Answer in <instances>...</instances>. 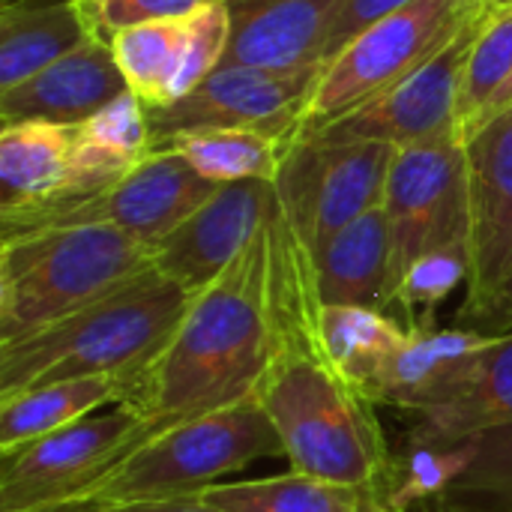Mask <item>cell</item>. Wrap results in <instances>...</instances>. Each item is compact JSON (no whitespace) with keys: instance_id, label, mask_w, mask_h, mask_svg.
Returning <instances> with one entry per match:
<instances>
[{"instance_id":"cell-1","label":"cell","mask_w":512,"mask_h":512,"mask_svg":"<svg viewBox=\"0 0 512 512\" xmlns=\"http://www.w3.org/2000/svg\"><path fill=\"white\" fill-rule=\"evenodd\" d=\"M276 342L279 315L267 219L249 246L207 288L192 294L165 348L126 381L120 405L162 432L255 399Z\"/></svg>"},{"instance_id":"cell-2","label":"cell","mask_w":512,"mask_h":512,"mask_svg":"<svg viewBox=\"0 0 512 512\" xmlns=\"http://www.w3.org/2000/svg\"><path fill=\"white\" fill-rule=\"evenodd\" d=\"M279 342L255 399L267 411L291 471L360 492L387 489L393 465L375 402L327 363L321 312L276 303Z\"/></svg>"},{"instance_id":"cell-3","label":"cell","mask_w":512,"mask_h":512,"mask_svg":"<svg viewBox=\"0 0 512 512\" xmlns=\"http://www.w3.org/2000/svg\"><path fill=\"white\" fill-rule=\"evenodd\" d=\"M192 291L153 264L69 318L0 345V399L78 378L132 381L165 348Z\"/></svg>"},{"instance_id":"cell-4","label":"cell","mask_w":512,"mask_h":512,"mask_svg":"<svg viewBox=\"0 0 512 512\" xmlns=\"http://www.w3.org/2000/svg\"><path fill=\"white\" fill-rule=\"evenodd\" d=\"M153 264V249L114 225H54L3 237L0 345L33 336Z\"/></svg>"},{"instance_id":"cell-5","label":"cell","mask_w":512,"mask_h":512,"mask_svg":"<svg viewBox=\"0 0 512 512\" xmlns=\"http://www.w3.org/2000/svg\"><path fill=\"white\" fill-rule=\"evenodd\" d=\"M264 456H285V450L261 402L246 399L156 432L75 498L42 512H90L192 498Z\"/></svg>"},{"instance_id":"cell-6","label":"cell","mask_w":512,"mask_h":512,"mask_svg":"<svg viewBox=\"0 0 512 512\" xmlns=\"http://www.w3.org/2000/svg\"><path fill=\"white\" fill-rule=\"evenodd\" d=\"M486 12V0H414L363 30L324 63L303 135L339 123L402 84Z\"/></svg>"},{"instance_id":"cell-7","label":"cell","mask_w":512,"mask_h":512,"mask_svg":"<svg viewBox=\"0 0 512 512\" xmlns=\"http://www.w3.org/2000/svg\"><path fill=\"white\" fill-rule=\"evenodd\" d=\"M396 150L384 141H330L312 132L288 147L273 186L312 261L345 225L384 204Z\"/></svg>"},{"instance_id":"cell-8","label":"cell","mask_w":512,"mask_h":512,"mask_svg":"<svg viewBox=\"0 0 512 512\" xmlns=\"http://www.w3.org/2000/svg\"><path fill=\"white\" fill-rule=\"evenodd\" d=\"M384 210L393 237L396 300L399 285L414 261L438 249L468 246L471 240L465 138L450 135L426 144L399 147L387 180Z\"/></svg>"},{"instance_id":"cell-9","label":"cell","mask_w":512,"mask_h":512,"mask_svg":"<svg viewBox=\"0 0 512 512\" xmlns=\"http://www.w3.org/2000/svg\"><path fill=\"white\" fill-rule=\"evenodd\" d=\"M156 429L132 408L87 414L45 438L3 456L0 512H42L66 504Z\"/></svg>"},{"instance_id":"cell-10","label":"cell","mask_w":512,"mask_h":512,"mask_svg":"<svg viewBox=\"0 0 512 512\" xmlns=\"http://www.w3.org/2000/svg\"><path fill=\"white\" fill-rule=\"evenodd\" d=\"M324 66L303 69H255L219 66L180 102L168 108H144L150 147L201 129H255L282 141H297Z\"/></svg>"},{"instance_id":"cell-11","label":"cell","mask_w":512,"mask_h":512,"mask_svg":"<svg viewBox=\"0 0 512 512\" xmlns=\"http://www.w3.org/2000/svg\"><path fill=\"white\" fill-rule=\"evenodd\" d=\"M219 186L222 183L201 177L180 153L150 150V156L141 159L120 183L87 201L0 216V222L3 237L54 225H114L156 249L195 210H201Z\"/></svg>"},{"instance_id":"cell-12","label":"cell","mask_w":512,"mask_h":512,"mask_svg":"<svg viewBox=\"0 0 512 512\" xmlns=\"http://www.w3.org/2000/svg\"><path fill=\"white\" fill-rule=\"evenodd\" d=\"M465 441L480 444V459L459 492L512 495V333L498 336L432 408L414 414V447Z\"/></svg>"},{"instance_id":"cell-13","label":"cell","mask_w":512,"mask_h":512,"mask_svg":"<svg viewBox=\"0 0 512 512\" xmlns=\"http://www.w3.org/2000/svg\"><path fill=\"white\" fill-rule=\"evenodd\" d=\"M486 15L471 21L441 54H435L417 72H411L402 84L312 135H324L330 141H384L393 147H411L462 135L459 102L471 51Z\"/></svg>"},{"instance_id":"cell-14","label":"cell","mask_w":512,"mask_h":512,"mask_svg":"<svg viewBox=\"0 0 512 512\" xmlns=\"http://www.w3.org/2000/svg\"><path fill=\"white\" fill-rule=\"evenodd\" d=\"M471 201V279L459 312L471 330L512 273V108L465 138Z\"/></svg>"},{"instance_id":"cell-15","label":"cell","mask_w":512,"mask_h":512,"mask_svg":"<svg viewBox=\"0 0 512 512\" xmlns=\"http://www.w3.org/2000/svg\"><path fill=\"white\" fill-rule=\"evenodd\" d=\"M273 207V180L222 183L201 210L153 249V267L198 294L249 246Z\"/></svg>"},{"instance_id":"cell-16","label":"cell","mask_w":512,"mask_h":512,"mask_svg":"<svg viewBox=\"0 0 512 512\" xmlns=\"http://www.w3.org/2000/svg\"><path fill=\"white\" fill-rule=\"evenodd\" d=\"M129 90L108 42L87 36L75 51L0 90L3 123L42 120L57 126H81L108 102Z\"/></svg>"},{"instance_id":"cell-17","label":"cell","mask_w":512,"mask_h":512,"mask_svg":"<svg viewBox=\"0 0 512 512\" xmlns=\"http://www.w3.org/2000/svg\"><path fill=\"white\" fill-rule=\"evenodd\" d=\"M339 3L342 0H225L231 33L219 66H324Z\"/></svg>"},{"instance_id":"cell-18","label":"cell","mask_w":512,"mask_h":512,"mask_svg":"<svg viewBox=\"0 0 512 512\" xmlns=\"http://www.w3.org/2000/svg\"><path fill=\"white\" fill-rule=\"evenodd\" d=\"M315 291L321 306H393V237L384 204L345 225L315 255Z\"/></svg>"},{"instance_id":"cell-19","label":"cell","mask_w":512,"mask_h":512,"mask_svg":"<svg viewBox=\"0 0 512 512\" xmlns=\"http://www.w3.org/2000/svg\"><path fill=\"white\" fill-rule=\"evenodd\" d=\"M495 339L498 336L468 327L411 330L375 393V405H390L408 414L432 408L465 375V369L495 345Z\"/></svg>"},{"instance_id":"cell-20","label":"cell","mask_w":512,"mask_h":512,"mask_svg":"<svg viewBox=\"0 0 512 512\" xmlns=\"http://www.w3.org/2000/svg\"><path fill=\"white\" fill-rule=\"evenodd\" d=\"M78 126L42 120L6 123L0 132V216L54 201L66 183Z\"/></svg>"},{"instance_id":"cell-21","label":"cell","mask_w":512,"mask_h":512,"mask_svg":"<svg viewBox=\"0 0 512 512\" xmlns=\"http://www.w3.org/2000/svg\"><path fill=\"white\" fill-rule=\"evenodd\" d=\"M87 36L78 0H6L0 12V90L66 57Z\"/></svg>"},{"instance_id":"cell-22","label":"cell","mask_w":512,"mask_h":512,"mask_svg":"<svg viewBox=\"0 0 512 512\" xmlns=\"http://www.w3.org/2000/svg\"><path fill=\"white\" fill-rule=\"evenodd\" d=\"M408 342V327L381 309L363 306H324L321 309V348L327 363L354 390L375 402V393Z\"/></svg>"},{"instance_id":"cell-23","label":"cell","mask_w":512,"mask_h":512,"mask_svg":"<svg viewBox=\"0 0 512 512\" xmlns=\"http://www.w3.org/2000/svg\"><path fill=\"white\" fill-rule=\"evenodd\" d=\"M126 384L120 378H78L33 387L0 399V456H12L24 444L45 438L102 405H120Z\"/></svg>"},{"instance_id":"cell-24","label":"cell","mask_w":512,"mask_h":512,"mask_svg":"<svg viewBox=\"0 0 512 512\" xmlns=\"http://www.w3.org/2000/svg\"><path fill=\"white\" fill-rule=\"evenodd\" d=\"M291 141L255 129H201L171 135L150 150L180 153L201 177L213 183L276 180Z\"/></svg>"},{"instance_id":"cell-25","label":"cell","mask_w":512,"mask_h":512,"mask_svg":"<svg viewBox=\"0 0 512 512\" xmlns=\"http://www.w3.org/2000/svg\"><path fill=\"white\" fill-rule=\"evenodd\" d=\"M192 498L219 512H357L363 492L288 471L264 480L216 483Z\"/></svg>"},{"instance_id":"cell-26","label":"cell","mask_w":512,"mask_h":512,"mask_svg":"<svg viewBox=\"0 0 512 512\" xmlns=\"http://www.w3.org/2000/svg\"><path fill=\"white\" fill-rule=\"evenodd\" d=\"M183 36L186 15L126 27L108 42L129 90L144 102V108L174 105V84L183 63Z\"/></svg>"},{"instance_id":"cell-27","label":"cell","mask_w":512,"mask_h":512,"mask_svg":"<svg viewBox=\"0 0 512 512\" xmlns=\"http://www.w3.org/2000/svg\"><path fill=\"white\" fill-rule=\"evenodd\" d=\"M480 444L465 441L453 447H414L402 474L390 480L387 498L399 512H411L435 498L453 495L477 468Z\"/></svg>"},{"instance_id":"cell-28","label":"cell","mask_w":512,"mask_h":512,"mask_svg":"<svg viewBox=\"0 0 512 512\" xmlns=\"http://www.w3.org/2000/svg\"><path fill=\"white\" fill-rule=\"evenodd\" d=\"M468 279H471L468 246L438 249L414 261V267L402 279L399 294L393 300V306L402 312V321H408V333L432 330L438 306Z\"/></svg>"},{"instance_id":"cell-29","label":"cell","mask_w":512,"mask_h":512,"mask_svg":"<svg viewBox=\"0 0 512 512\" xmlns=\"http://www.w3.org/2000/svg\"><path fill=\"white\" fill-rule=\"evenodd\" d=\"M512 75V6L489 9L465 75L462 102H459V123L462 135L471 120L486 108V102L501 90V84Z\"/></svg>"},{"instance_id":"cell-30","label":"cell","mask_w":512,"mask_h":512,"mask_svg":"<svg viewBox=\"0 0 512 512\" xmlns=\"http://www.w3.org/2000/svg\"><path fill=\"white\" fill-rule=\"evenodd\" d=\"M216 0H78V9L87 21L90 36L111 42L120 30L159 21V18H183Z\"/></svg>"},{"instance_id":"cell-31","label":"cell","mask_w":512,"mask_h":512,"mask_svg":"<svg viewBox=\"0 0 512 512\" xmlns=\"http://www.w3.org/2000/svg\"><path fill=\"white\" fill-rule=\"evenodd\" d=\"M414 0H342L327 36V51H324V63H330L345 45H351L363 30H369L372 24H378L381 18L405 9Z\"/></svg>"},{"instance_id":"cell-32","label":"cell","mask_w":512,"mask_h":512,"mask_svg":"<svg viewBox=\"0 0 512 512\" xmlns=\"http://www.w3.org/2000/svg\"><path fill=\"white\" fill-rule=\"evenodd\" d=\"M477 333H489V336H507L512 333V273L504 282V288L498 291V297L492 300V306L480 315V321L471 327Z\"/></svg>"},{"instance_id":"cell-33","label":"cell","mask_w":512,"mask_h":512,"mask_svg":"<svg viewBox=\"0 0 512 512\" xmlns=\"http://www.w3.org/2000/svg\"><path fill=\"white\" fill-rule=\"evenodd\" d=\"M417 512H512V495L507 504L489 507V504H471V501H465V498H459L453 492V495H444V498H435V501L417 507Z\"/></svg>"},{"instance_id":"cell-34","label":"cell","mask_w":512,"mask_h":512,"mask_svg":"<svg viewBox=\"0 0 512 512\" xmlns=\"http://www.w3.org/2000/svg\"><path fill=\"white\" fill-rule=\"evenodd\" d=\"M90 512H219L198 504L195 498H177V501H159V504H135V507H108V510Z\"/></svg>"},{"instance_id":"cell-35","label":"cell","mask_w":512,"mask_h":512,"mask_svg":"<svg viewBox=\"0 0 512 512\" xmlns=\"http://www.w3.org/2000/svg\"><path fill=\"white\" fill-rule=\"evenodd\" d=\"M507 108H512V75L507 78V81H504V84H501V90H498V93H495V96H492V99L486 102V108H483V111H480V114H477V117L471 120V126L465 129V135H462V138H468V135H471V132H474L477 126H483L486 120H492V117L504 114Z\"/></svg>"},{"instance_id":"cell-36","label":"cell","mask_w":512,"mask_h":512,"mask_svg":"<svg viewBox=\"0 0 512 512\" xmlns=\"http://www.w3.org/2000/svg\"><path fill=\"white\" fill-rule=\"evenodd\" d=\"M357 512H399L390 498H387V489H369L363 492V501H360V510Z\"/></svg>"},{"instance_id":"cell-37","label":"cell","mask_w":512,"mask_h":512,"mask_svg":"<svg viewBox=\"0 0 512 512\" xmlns=\"http://www.w3.org/2000/svg\"><path fill=\"white\" fill-rule=\"evenodd\" d=\"M486 6L489 9H507V6H512V0H486Z\"/></svg>"}]
</instances>
